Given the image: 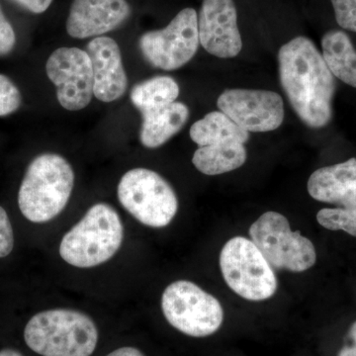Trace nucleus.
<instances>
[{
    "mask_svg": "<svg viewBox=\"0 0 356 356\" xmlns=\"http://www.w3.org/2000/svg\"><path fill=\"white\" fill-rule=\"evenodd\" d=\"M0 356H24L19 351L11 350V348H4L0 351Z\"/></svg>",
    "mask_w": 356,
    "mask_h": 356,
    "instance_id": "c85d7f7f",
    "label": "nucleus"
},
{
    "mask_svg": "<svg viewBox=\"0 0 356 356\" xmlns=\"http://www.w3.org/2000/svg\"><path fill=\"white\" fill-rule=\"evenodd\" d=\"M46 72L57 88L60 106L69 111H79L88 106L95 95V77L86 51L76 47L57 49L47 60Z\"/></svg>",
    "mask_w": 356,
    "mask_h": 356,
    "instance_id": "9d476101",
    "label": "nucleus"
},
{
    "mask_svg": "<svg viewBox=\"0 0 356 356\" xmlns=\"http://www.w3.org/2000/svg\"><path fill=\"white\" fill-rule=\"evenodd\" d=\"M191 140L198 147L209 146L225 142H238L245 144L250 133L243 130L222 111H213L196 121L191 126Z\"/></svg>",
    "mask_w": 356,
    "mask_h": 356,
    "instance_id": "6ab92c4d",
    "label": "nucleus"
},
{
    "mask_svg": "<svg viewBox=\"0 0 356 356\" xmlns=\"http://www.w3.org/2000/svg\"><path fill=\"white\" fill-rule=\"evenodd\" d=\"M199 41L220 58H235L243 49L234 0H203L198 15Z\"/></svg>",
    "mask_w": 356,
    "mask_h": 356,
    "instance_id": "f8f14e48",
    "label": "nucleus"
},
{
    "mask_svg": "<svg viewBox=\"0 0 356 356\" xmlns=\"http://www.w3.org/2000/svg\"><path fill=\"white\" fill-rule=\"evenodd\" d=\"M117 194L119 202L136 220L152 228L168 226L177 213V196L172 187L158 172L147 168L126 172Z\"/></svg>",
    "mask_w": 356,
    "mask_h": 356,
    "instance_id": "39448f33",
    "label": "nucleus"
},
{
    "mask_svg": "<svg viewBox=\"0 0 356 356\" xmlns=\"http://www.w3.org/2000/svg\"><path fill=\"white\" fill-rule=\"evenodd\" d=\"M24 339L42 356H90L97 346L98 331L86 314L57 309L35 315L26 325Z\"/></svg>",
    "mask_w": 356,
    "mask_h": 356,
    "instance_id": "7ed1b4c3",
    "label": "nucleus"
},
{
    "mask_svg": "<svg viewBox=\"0 0 356 356\" xmlns=\"http://www.w3.org/2000/svg\"><path fill=\"white\" fill-rule=\"evenodd\" d=\"M16 44V35L1 7H0V57L8 55L13 51Z\"/></svg>",
    "mask_w": 356,
    "mask_h": 356,
    "instance_id": "393cba45",
    "label": "nucleus"
},
{
    "mask_svg": "<svg viewBox=\"0 0 356 356\" xmlns=\"http://www.w3.org/2000/svg\"><path fill=\"white\" fill-rule=\"evenodd\" d=\"M74 172L69 161L57 154L36 156L21 182L18 205L26 219L47 222L65 209L72 195Z\"/></svg>",
    "mask_w": 356,
    "mask_h": 356,
    "instance_id": "f03ea898",
    "label": "nucleus"
},
{
    "mask_svg": "<svg viewBox=\"0 0 356 356\" xmlns=\"http://www.w3.org/2000/svg\"><path fill=\"white\" fill-rule=\"evenodd\" d=\"M199 44L198 15L191 7L182 9L163 29L145 33L139 40L143 57L168 72L191 62Z\"/></svg>",
    "mask_w": 356,
    "mask_h": 356,
    "instance_id": "1a4fd4ad",
    "label": "nucleus"
},
{
    "mask_svg": "<svg viewBox=\"0 0 356 356\" xmlns=\"http://www.w3.org/2000/svg\"><path fill=\"white\" fill-rule=\"evenodd\" d=\"M14 248L13 225L6 211L0 206V259L8 257Z\"/></svg>",
    "mask_w": 356,
    "mask_h": 356,
    "instance_id": "b1692460",
    "label": "nucleus"
},
{
    "mask_svg": "<svg viewBox=\"0 0 356 356\" xmlns=\"http://www.w3.org/2000/svg\"><path fill=\"white\" fill-rule=\"evenodd\" d=\"M350 337L353 341V346H356V322L353 323L350 330Z\"/></svg>",
    "mask_w": 356,
    "mask_h": 356,
    "instance_id": "c756f323",
    "label": "nucleus"
},
{
    "mask_svg": "<svg viewBox=\"0 0 356 356\" xmlns=\"http://www.w3.org/2000/svg\"><path fill=\"white\" fill-rule=\"evenodd\" d=\"M132 13L126 0H74L67 20L72 38L100 37L120 27Z\"/></svg>",
    "mask_w": 356,
    "mask_h": 356,
    "instance_id": "ddd939ff",
    "label": "nucleus"
},
{
    "mask_svg": "<svg viewBox=\"0 0 356 356\" xmlns=\"http://www.w3.org/2000/svg\"><path fill=\"white\" fill-rule=\"evenodd\" d=\"M86 51L92 65L93 95L105 103L118 100L128 88L127 74L118 44L110 37H96L89 42Z\"/></svg>",
    "mask_w": 356,
    "mask_h": 356,
    "instance_id": "4468645a",
    "label": "nucleus"
},
{
    "mask_svg": "<svg viewBox=\"0 0 356 356\" xmlns=\"http://www.w3.org/2000/svg\"><path fill=\"white\" fill-rule=\"evenodd\" d=\"M217 106L248 133L270 132L284 121V102L273 91L226 89L218 98Z\"/></svg>",
    "mask_w": 356,
    "mask_h": 356,
    "instance_id": "9b49d317",
    "label": "nucleus"
},
{
    "mask_svg": "<svg viewBox=\"0 0 356 356\" xmlns=\"http://www.w3.org/2000/svg\"><path fill=\"white\" fill-rule=\"evenodd\" d=\"M13 1L33 13L40 14L44 13L54 0H13Z\"/></svg>",
    "mask_w": 356,
    "mask_h": 356,
    "instance_id": "a878e982",
    "label": "nucleus"
},
{
    "mask_svg": "<svg viewBox=\"0 0 356 356\" xmlns=\"http://www.w3.org/2000/svg\"><path fill=\"white\" fill-rule=\"evenodd\" d=\"M161 310L175 329L189 337H209L224 322L220 302L191 281L168 285L161 297Z\"/></svg>",
    "mask_w": 356,
    "mask_h": 356,
    "instance_id": "6e6552de",
    "label": "nucleus"
},
{
    "mask_svg": "<svg viewBox=\"0 0 356 356\" xmlns=\"http://www.w3.org/2000/svg\"><path fill=\"white\" fill-rule=\"evenodd\" d=\"M252 243L273 268L304 273L315 266L317 252L313 243L277 212L264 213L250 228Z\"/></svg>",
    "mask_w": 356,
    "mask_h": 356,
    "instance_id": "0eeeda50",
    "label": "nucleus"
},
{
    "mask_svg": "<svg viewBox=\"0 0 356 356\" xmlns=\"http://www.w3.org/2000/svg\"><path fill=\"white\" fill-rule=\"evenodd\" d=\"M22 103L19 89L8 76L0 74V116L17 111Z\"/></svg>",
    "mask_w": 356,
    "mask_h": 356,
    "instance_id": "4be33fe9",
    "label": "nucleus"
},
{
    "mask_svg": "<svg viewBox=\"0 0 356 356\" xmlns=\"http://www.w3.org/2000/svg\"><path fill=\"white\" fill-rule=\"evenodd\" d=\"M337 356H356V346H346L341 348Z\"/></svg>",
    "mask_w": 356,
    "mask_h": 356,
    "instance_id": "cd10ccee",
    "label": "nucleus"
},
{
    "mask_svg": "<svg viewBox=\"0 0 356 356\" xmlns=\"http://www.w3.org/2000/svg\"><path fill=\"white\" fill-rule=\"evenodd\" d=\"M307 188L318 202L356 209V159L318 168L312 173Z\"/></svg>",
    "mask_w": 356,
    "mask_h": 356,
    "instance_id": "2eb2a0df",
    "label": "nucleus"
},
{
    "mask_svg": "<svg viewBox=\"0 0 356 356\" xmlns=\"http://www.w3.org/2000/svg\"><path fill=\"white\" fill-rule=\"evenodd\" d=\"M179 86L170 76H159L136 84L131 90V102L140 114L163 108L175 102Z\"/></svg>",
    "mask_w": 356,
    "mask_h": 356,
    "instance_id": "aec40b11",
    "label": "nucleus"
},
{
    "mask_svg": "<svg viewBox=\"0 0 356 356\" xmlns=\"http://www.w3.org/2000/svg\"><path fill=\"white\" fill-rule=\"evenodd\" d=\"M323 58L334 76L356 88V51L346 32L332 30L322 39Z\"/></svg>",
    "mask_w": 356,
    "mask_h": 356,
    "instance_id": "a211bd4d",
    "label": "nucleus"
},
{
    "mask_svg": "<svg viewBox=\"0 0 356 356\" xmlns=\"http://www.w3.org/2000/svg\"><path fill=\"white\" fill-rule=\"evenodd\" d=\"M189 108L182 102H173L163 108L143 114L140 140L143 146L156 149L165 145L184 127Z\"/></svg>",
    "mask_w": 356,
    "mask_h": 356,
    "instance_id": "dca6fc26",
    "label": "nucleus"
},
{
    "mask_svg": "<svg viewBox=\"0 0 356 356\" xmlns=\"http://www.w3.org/2000/svg\"><path fill=\"white\" fill-rule=\"evenodd\" d=\"M321 226L331 231H343L356 238V209L324 208L317 214Z\"/></svg>",
    "mask_w": 356,
    "mask_h": 356,
    "instance_id": "412c9836",
    "label": "nucleus"
},
{
    "mask_svg": "<svg viewBox=\"0 0 356 356\" xmlns=\"http://www.w3.org/2000/svg\"><path fill=\"white\" fill-rule=\"evenodd\" d=\"M245 144L225 142L199 147L192 158L196 170L206 175H219L233 172L247 161Z\"/></svg>",
    "mask_w": 356,
    "mask_h": 356,
    "instance_id": "f3484780",
    "label": "nucleus"
},
{
    "mask_svg": "<svg viewBox=\"0 0 356 356\" xmlns=\"http://www.w3.org/2000/svg\"><path fill=\"white\" fill-rule=\"evenodd\" d=\"M107 356H145L142 351L138 348H130V346H125V348H118V350L112 351Z\"/></svg>",
    "mask_w": 356,
    "mask_h": 356,
    "instance_id": "bb28decb",
    "label": "nucleus"
},
{
    "mask_svg": "<svg viewBox=\"0 0 356 356\" xmlns=\"http://www.w3.org/2000/svg\"><path fill=\"white\" fill-rule=\"evenodd\" d=\"M123 238L124 227L116 210L106 203L95 204L65 234L60 254L70 266L90 268L112 259Z\"/></svg>",
    "mask_w": 356,
    "mask_h": 356,
    "instance_id": "20e7f679",
    "label": "nucleus"
},
{
    "mask_svg": "<svg viewBox=\"0 0 356 356\" xmlns=\"http://www.w3.org/2000/svg\"><path fill=\"white\" fill-rule=\"evenodd\" d=\"M337 24L356 32V0H331Z\"/></svg>",
    "mask_w": 356,
    "mask_h": 356,
    "instance_id": "5701e85b",
    "label": "nucleus"
},
{
    "mask_svg": "<svg viewBox=\"0 0 356 356\" xmlns=\"http://www.w3.org/2000/svg\"><path fill=\"white\" fill-rule=\"evenodd\" d=\"M278 64L295 113L308 127H325L332 120L336 81L317 47L307 37H296L281 47Z\"/></svg>",
    "mask_w": 356,
    "mask_h": 356,
    "instance_id": "f257e3e1",
    "label": "nucleus"
},
{
    "mask_svg": "<svg viewBox=\"0 0 356 356\" xmlns=\"http://www.w3.org/2000/svg\"><path fill=\"white\" fill-rule=\"evenodd\" d=\"M220 268L227 285L248 301L271 298L277 290L273 267L252 241L243 236H235L225 243Z\"/></svg>",
    "mask_w": 356,
    "mask_h": 356,
    "instance_id": "423d86ee",
    "label": "nucleus"
}]
</instances>
